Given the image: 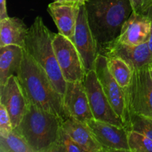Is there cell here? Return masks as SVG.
<instances>
[{
	"label": "cell",
	"instance_id": "1",
	"mask_svg": "<svg viewBox=\"0 0 152 152\" xmlns=\"http://www.w3.org/2000/svg\"><path fill=\"white\" fill-rule=\"evenodd\" d=\"M16 77L30 103L64 120L68 118L64 108L63 95L56 90L45 70L25 50Z\"/></svg>",
	"mask_w": 152,
	"mask_h": 152
},
{
	"label": "cell",
	"instance_id": "2",
	"mask_svg": "<svg viewBox=\"0 0 152 152\" xmlns=\"http://www.w3.org/2000/svg\"><path fill=\"white\" fill-rule=\"evenodd\" d=\"M85 6L98 48L117 38L134 10L130 0H87Z\"/></svg>",
	"mask_w": 152,
	"mask_h": 152
},
{
	"label": "cell",
	"instance_id": "3",
	"mask_svg": "<svg viewBox=\"0 0 152 152\" xmlns=\"http://www.w3.org/2000/svg\"><path fill=\"white\" fill-rule=\"evenodd\" d=\"M64 120L59 116L30 103L21 123L13 130L26 140L34 152H52Z\"/></svg>",
	"mask_w": 152,
	"mask_h": 152
},
{
	"label": "cell",
	"instance_id": "4",
	"mask_svg": "<svg viewBox=\"0 0 152 152\" xmlns=\"http://www.w3.org/2000/svg\"><path fill=\"white\" fill-rule=\"evenodd\" d=\"M55 33L45 25L41 16H37L29 28L24 50L47 72L56 90L64 95L67 82L62 76L53 46Z\"/></svg>",
	"mask_w": 152,
	"mask_h": 152
},
{
	"label": "cell",
	"instance_id": "5",
	"mask_svg": "<svg viewBox=\"0 0 152 152\" xmlns=\"http://www.w3.org/2000/svg\"><path fill=\"white\" fill-rule=\"evenodd\" d=\"M124 89L128 113L152 118V64L134 69L130 84Z\"/></svg>",
	"mask_w": 152,
	"mask_h": 152
},
{
	"label": "cell",
	"instance_id": "6",
	"mask_svg": "<svg viewBox=\"0 0 152 152\" xmlns=\"http://www.w3.org/2000/svg\"><path fill=\"white\" fill-rule=\"evenodd\" d=\"M53 46L56 60L65 81H83L87 71L72 40L60 33L55 34Z\"/></svg>",
	"mask_w": 152,
	"mask_h": 152
},
{
	"label": "cell",
	"instance_id": "7",
	"mask_svg": "<svg viewBox=\"0 0 152 152\" xmlns=\"http://www.w3.org/2000/svg\"><path fill=\"white\" fill-rule=\"evenodd\" d=\"M83 83L94 118L126 128L125 123L110 103L94 70L86 73Z\"/></svg>",
	"mask_w": 152,
	"mask_h": 152
},
{
	"label": "cell",
	"instance_id": "8",
	"mask_svg": "<svg viewBox=\"0 0 152 152\" xmlns=\"http://www.w3.org/2000/svg\"><path fill=\"white\" fill-rule=\"evenodd\" d=\"M94 71L113 108L127 126L129 113L125 89L118 84L112 74L110 73L107 65V58L104 55L98 53L95 61Z\"/></svg>",
	"mask_w": 152,
	"mask_h": 152
},
{
	"label": "cell",
	"instance_id": "9",
	"mask_svg": "<svg viewBox=\"0 0 152 152\" xmlns=\"http://www.w3.org/2000/svg\"><path fill=\"white\" fill-rule=\"evenodd\" d=\"M72 41L81 56L86 71L94 70L95 61L99 53L97 43L88 22L85 4L80 7Z\"/></svg>",
	"mask_w": 152,
	"mask_h": 152
},
{
	"label": "cell",
	"instance_id": "10",
	"mask_svg": "<svg viewBox=\"0 0 152 152\" xmlns=\"http://www.w3.org/2000/svg\"><path fill=\"white\" fill-rule=\"evenodd\" d=\"M0 104L7 109L14 129L21 123L30 104L16 75H12L4 86H0Z\"/></svg>",
	"mask_w": 152,
	"mask_h": 152
},
{
	"label": "cell",
	"instance_id": "11",
	"mask_svg": "<svg viewBox=\"0 0 152 152\" xmlns=\"http://www.w3.org/2000/svg\"><path fill=\"white\" fill-rule=\"evenodd\" d=\"M98 53L106 57L121 58L133 70L152 64L148 42L139 45H129L119 42L115 39L100 46L98 48Z\"/></svg>",
	"mask_w": 152,
	"mask_h": 152
},
{
	"label": "cell",
	"instance_id": "12",
	"mask_svg": "<svg viewBox=\"0 0 152 152\" xmlns=\"http://www.w3.org/2000/svg\"><path fill=\"white\" fill-rule=\"evenodd\" d=\"M104 152H131L128 142V130L126 128L93 118L86 122Z\"/></svg>",
	"mask_w": 152,
	"mask_h": 152
},
{
	"label": "cell",
	"instance_id": "13",
	"mask_svg": "<svg viewBox=\"0 0 152 152\" xmlns=\"http://www.w3.org/2000/svg\"><path fill=\"white\" fill-rule=\"evenodd\" d=\"M63 102L68 117L83 123L94 118L83 81L67 82Z\"/></svg>",
	"mask_w": 152,
	"mask_h": 152
},
{
	"label": "cell",
	"instance_id": "14",
	"mask_svg": "<svg viewBox=\"0 0 152 152\" xmlns=\"http://www.w3.org/2000/svg\"><path fill=\"white\" fill-rule=\"evenodd\" d=\"M151 21L147 15L134 11L123 24L116 39L129 45H139L147 42L150 36Z\"/></svg>",
	"mask_w": 152,
	"mask_h": 152
},
{
	"label": "cell",
	"instance_id": "15",
	"mask_svg": "<svg viewBox=\"0 0 152 152\" xmlns=\"http://www.w3.org/2000/svg\"><path fill=\"white\" fill-rule=\"evenodd\" d=\"M81 6L53 1L48 6V12L56 24L59 33L73 40Z\"/></svg>",
	"mask_w": 152,
	"mask_h": 152
},
{
	"label": "cell",
	"instance_id": "16",
	"mask_svg": "<svg viewBox=\"0 0 152 152\" xmlns=\"http://www.w3.org/2000/svg\"><path fill=\"white\" fill-rule=\"evenodd\" d=\"M62 129L88 152H104L102 145L86 123L68 117L62 123Z\"/></svg>",
	"mask_w": 152,
	"mask_h": 152
},
{
	"label": "cell",
	"instance_id": "17",
	"mask_svg": "<svg viewBox=\"0 0 152 152\" xmlns=\"http://www.w3.org/2000/svg\"><path fill=\"white\" fill-rule=\"evenodd\" d=\"M29 28L17 17L0 20V47L15 45L25 48Z\"/></svg>",
	"mask_w": 152,
	"mask_h": 152
},
{
	"label": "cell",
	"instance_id": "18",
	"mask_svg": "<svg viewBox=\"0 0 152 152\" xmlns=\"http://www.w3.org/2000/svg\"><path fill=\"white\" fill-rule=\"evenodd\" d=\"M23 55L24 48L19 45H10L0 47V86H4L12 75H16Z\"/></svg>",
	"mask_w": 152,
	"mask_h": 152
},
{
	"label": "cell",
	"instance_id": "19",
	"mask_svg": "<svg viewBox=\"0 0 152 152\" xmlns=\"http://www.w3.org/2000/svg\"><path fill=\"white\" fill-rule=\"evenodd\" d=\"M110 73L123 88L129 86L133 75V69L125 60L120 57H106Z\"/></svg>",
	"mask_w": 152,
	"mask_h": 152
},
{
	"label": "cell",
	"instance_id": "20",
	"mask_svg": "<svg viewBox=\"0 0 152 152\" xmlns=\"http://www.w3.org/2000/svg\"><path fill=\"white\" fill-rule=\"evenodd\" d=\"M0 152H34L25 139L13 130L0 135Z\"/></svg>",
	"mask_w": 152,
	"mask_h": 152
},
{
	"label": "cell",
	"instance_id": "21",
	"mask_svg": "<svg viewBox=\"0 0 152 152\" xmlns=\"http://www.w3.org/2000/svg\"><path fill=\"white\" fill-rule=\"evenodd\" d=\"M126 129L140 132L152 140V118L151 117L129 112Z\"/></svg>",
	"mask_w": 152,
	"mask_h": 152
},
{
	"label": "cell",
	"instance_id": "22",
	"mask_svg": "<svg viewBox=\"0 0 152 152\" xmlns=\"http://www.w3.org/2000/svg\"><path fill=\"white\" fill-rule=\"evenodd\" d=\"M128 142L131 152H152L151 140L136 131L128 130Z\"/></svg>",
	"mask_w": 152,
	"mask_h": 152
},
{
	"label": "cell",
	"instance_id": "23",
	"mask_svg": "<svg viewBox=\"0 0 152 152\" xmlns=\"http://www.w3.org/2000/svg\"><path fill=\"white\" fill-rule=\"evenodd\" d=\"M52 152H88V150L76 142L65 131L61 130L60 135Z\"/></svg>",
	"mask_w": 152,
	"mask_h": 152
},
{
	"label": "cell",
	"instance_id": "24",
	"mask_svg": "<svg viewBox=\"0 0 152 152\" xmlns=\"http://www.w3.org/2000/svg\"><path fill=\"white\" fill-rule=\"evenodd\" d=\"M13 130L10 115L5 107L0 104V135H6Z\"/></svg>",
	"mask_w": 152,
	"mask_h": 152
},
{
	"label": "cell",
	"instance_id": "25",
	"mask_svg": "<svg viewBox=\"0 0 152 152\" xmlns=\"http://www.w3.org/2000/svg\"><path fill=\"white\" fill-rule=\"evenodd\" d=\"M134 11L145 14L147 8L151 4L152 0H130Z\"/></svg>",
	"mask_w": 152,
	"mask_h": 152
},
{
	"label": "cell",
	"instance_id": "26",
	"mask_svg": "<svg viewBox=\"0 0 152 152\" xmlns=\"http://www.w3.org/2000/svg\"><path fill=\"white\" fill-rule=\"evenodd\" d=\"M7 10V0H0V20L8 18Z\"/></svg>",
	"mask_w": 152,
	"mask_h": 152
},
{
	"label": "cell",
	"instance_id": "27",
	"mask_svg": "<svg viewBox=\"0 0 152 152\" xmlns=\"http://www.w3.org/2000/svg\"><path fill=\"white\" fill-rule=\"evenodd\" d=\"M56 1H59V2H63V3H70V4H78V5H84L86 4L87 0H54Z\"/></svg>",
	"mask_w": 152,
	"mask_h": 152
},
{
	"label": "cell",
	"instance_id": "28",
	"mask_svg": "<svg viewBox=\"0 0 152 152\" xmlns=\"http://www.w3.org/2000/svg\"><path fill=\"white\" fill-rule=\"evenodd\" d=\"M148 45L149 48L150 52H151V59H152V22H151V32H150L149 38L148 40Z\"/></svg>",
	"mask_w": 152,
	"mask_h": 152
},
{
	"label": "cell",
	"instance_id": "29",
	"mask_svg": "<svg viewBox=\"0 0 152 152\" xmlns=\"http://www.w3.org/2000/svg\"><path fill=\"white\" fill-rule=\"evenodd\" d=\"M145 15H147V16L151 19V21L152 22V2L148 6V8H147L146 12H145Z\"/></svg>",
	"mask_w": 152,
	"mask_h": 152
}]
</instances>
